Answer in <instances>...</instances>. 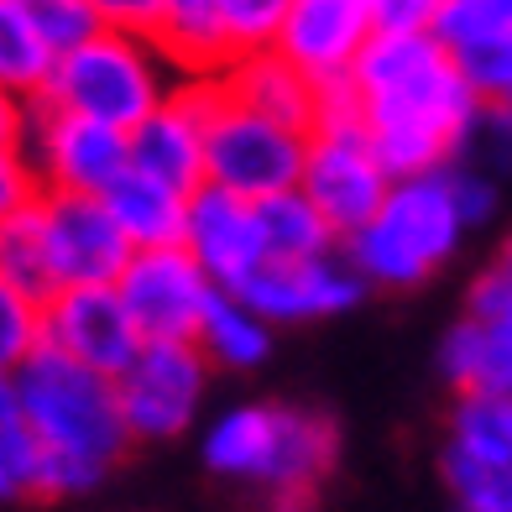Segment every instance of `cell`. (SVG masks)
Masks as SVG:
<instances>
[{"label": "cell", "instance_id": "e575fe53", "mask_svg": "<svg viewBox=\"0 0 512 512\" xmlns=\"http://www.w3.org/2000/svg\"><path fill=\"white\" fill-rule=\"evenodd\" d=\"M42 178H37V168H32V157H27V147H0V225L6 220H16V215H27V209H37L42 204Z\"/></svg>", "mask_w": 512, "mask_h": 512}, {"label": "cell", "instance_id": "d590c367", "mask_svg": "<svg viewBox=\"0 0 512 512\" xmlns=\"http://www.w3.org/2000/svg\"><path fill=\"white\" fill-rule=\"evenodd\" d=\"M465 157L481 162V168L497 173V178H512V105H486L481 110Z\"/></svg>", "mask_w": 512, "mask_h": 512}, {"label": "cell", "instance_id": "7402d4cb", "mask_svg": "<svg viewBox=\"0 0 512 512\" xmlns=\"http://www.w3.org/2000/svg\"><path fill=\"white\" fill-rule=\"evenodd\" d=\"M53 68H58V53L42 42V32L16 11V0H0V89L37 105L48 95Z\"/></svg>", "mask_w": 512, "mask_h": 512}, {"label": "cell", "instance_id": "5bb4252c", "mask_svg": "<svg viewBox=\"0 0 512 512\" xmlns=\"http://www.w3.org/2000/svg\"><path fill=\"white\" fill-rule=\"evenodd\" d=\"M220 79H183L178 95L152 110L131 131V168L157 183L194 194L204 189V152H209V110H215Z\"/></svg>", "mask_w": 512, "mask_h": 512}, {"label": "cell", "instance_id": "83f0119b", "mask_svg": "<svg viewBox=\"0 0 512 512\" xmlns=\"http://www.w3.org/2000/svg\"><path fill=\"white\" fill-rule=\"evenodd\" d=\"M42 351V304L0 277V371L16 377Z\"/></svg>", "mask_w": 512, "mask_h": 512}, {"label": "cell", "instance_id": "2e32d148", "mask_svg": "<svg viewBox=\"0 0 512 512\" xmlns=\"http://www.w3.org/2000/svg\"><path fill=\"white\" fill-rule=\"evenodd\" d=\"M183 251L215 277V288H241L246 277L267 262V241H262V220L256 204L241 194H225L215 183L189 194V230H183Z\"/></svg>", "mask_w": 512, "mask_h": 512}, {"label": "cell", "instance_id": "d4e9b609", "mask_svg": "<svg viewBox=\"0 0 512 512\" xmlns=\"http://www.w3.org/2000/svg\"><path fill=\"white\" fill-rule=\"evenodd\" d=\"M0 277H6V283H16L21 293H32L37 304H48V298L58 293L37 209H27V215H16V220L0 225Z\"/></svg>", "mask_w": 512, "mask_h": 512}, {"label": "cell", "instance_id": "6da1fadb", "mask_svg": "<svg viewBox=\"0 0 512 512\" xmlns=\"http://www.w3.org/2000/svg\"><path fill=\"white\" fill-rule=\"evenodd\" d=\"M361 95V131L392 178L439 173L465 157L481 121V95L460 58L439 37H387L377 32L351 68Z\"/></svg>", "mask_w": 512, "mask_h": 512}, {"label": "cell", "instance_id": "8992f818", "mask_svg": "<svg viewBox=\"0 0 512 512\" xmlns=\"http://www.w3.org/2000/svg\"><path fill=\"white\" fill-rule=\"evenodd\" d=\"M304 162H309V131L277 126L267 115L246 110L241 100L225 95V79H220L215 110H209L204 183L262 204L272 194L298 189L304 183Z\"/></svg>", "mask_w": 512, "mask_h": 512}, {"label": "cell", "instance_id": "e0dca14e", "mask_svg": "<svg viewBox=\"0 0 512 512\" xmlns=\"http://www.w3.org/2000/svg\"><path fill=\"white\" fill-rule=\"evenodd\" d=\"M225 95L241 100L246 110L267 115L277 126L309 131L314 136V115H319V84L304 74L298 63H288L283 53H251L225 68Z\"/></svg>", "mask_w": 512, "mask_h": 512}, {"label": "cell", "instance_id": "cb8c5ba5", "mask_svg": "<svg viewBox=\"0 0 512 512\" xmlns=\"http://www.w3.org/2000/svg\"><path fill=\"white\" fill-rule=\"evenodd\" d=\"M450 450L481 455V460H512V398L460 392L450 408Z\"/></svg>", "mask_w": 512, "mask_h": 512}, {"label": "cell", "instance_id": "4fadbf2b", "mask_svg": "<svg viewBox=\"0 0 512 512\" xmlns=\"http://www.w3.org/2000/svg\"><path fill=\"white\" fill-rule=\"evenodd\" d=\"M42 345L74 356L79 366L100 371V377H121V371L142 356V330L126 309L121 288H58L42 304Z\"/></svg>", "mask_w": 512, "mask_h": 512}, {"label": "cell", "instance_id": "74e56055", "mask_svg": "<svg viewBox=\"0 0 512 512\" xmlns=\"http://www.w3.org/2000/svg\"><path fill=\"white\" fill-rule=\"evenodd\" d=\"M105 32H131V37H152L162 21V0H89Z\"/></svg>", "mask_w": 512, "mask_h": 512}, {"label": "cell", "instance_id": "f1b7e54d", "mask_svg": "<svg viewBox=\"0 0 512 512\" xmlns=\"http://www.w3.org/2000/svg\"><path fill=\"white\" fill-rule=\"evenodd\" d=\"M288 11H293V0H220V16H225V32H230L236 58L277 53V37H283V27H288Z\"/></svg>", "mask_w": 512, "mask_h": 512}, {"label": "cell", "instance_id": "ac0fdd59", "mask_svg": "<svg viewBox=\"0 0 512 512\" xmlns=\"http://www.w3.org/2000/svg\"><path fill=\"white\" fill-rule=\"evenodd\" d=\"M152 42L183 79H220L236 63L220 0H162V21Z\"/></svg>", "mask_w": 512, "mask_h": 512}, {"label": "cell", "instance_id": "60d3db41", "mask_svg": "<svg viewBox=\"0 0 512 512\" xmlns=\"http://www.w3.org/2000/svg\"><path fill=\"white\" fill-rule=\"evenodd\" d=\"M21 418V398H16V377L0 371V424H16Z\"/></svg>", "mask_w": 512, "mask_h": 512}, {"label": "cell", "instance_id": "8d00e7d4", "mask_svg": "<svg viewBox=\"0 0 512 512\" xmlns=\"http://www.w3.org/2000/svg\"><path fill=\"white\" fill-rule=\"evenodd\" d=\"M445 0H377V32L387 37H434Z\"/></svg>", "mask_w": 512, "mask_h": 512}, {"label": "cell", "instance_id": "9c48e42d", "mask_svg": "<svg viewBox=\"0 0 512 512\" xmlns=\"http://www.w3.org/2000/svg\"><path fill=\"white\" fill-rule=\"evenodd\" d=\"M392 183L398 178L387 173V162L377 157V147H371V136L361 126L309 136V162H304V183H298V189H304L309 204L330 220L340 246L377 220V209L387 204Z\"/></svg>", "mask_w": 512, "mask_h": 512}, {"label": "cell", "instance_id": "4316f807", "mask_svg": "<svg viewBox=\"0 0 512 512\" xmlns=\"http://www.w3.org/2000/svg\"><path fill=\"white\" fill-rule=\"evenodd\" d=\"M512 32V0H445V16H439L434 37L460 58L471 48H486Z\"/></svg>", "mask_w": 512, "mask_h": 512}, {"label": "cell", "instance_id": "1f68e13d", "mask_svg": "<svg viewBox=\"0 0 512 512\" xmlns=\"http://www.w3.org/2000/svg\"><path fill=\"white\" fill-rule=\"evenodd\" d=\"M37 471H42V445L32 429L21 424H0V502L16 497H37Z\"/></svg>", "mask_w": 512, "mask_h": 512}, {"label": "cell", "instance_id": "7c38bea8", "mask_svg": "<svg viewBox=\"0 0 512 512\" xmlns=\"http://www.w3.org/2000/svg\"><path fill=\"white\" fill-rule=\"evenodd\" d=\"M42 241H48L58 288H110L131 262V241L121 236L110 204L100 194H42Z\"/></svg>", "mask_w": 512, "mask_h": 512}, {"label": "cell", "instance_id": "ba28073f", "mask_svg": "<svg viewBox=\"0 0 512 512\" xmlns=\"http://www.w3.org/2000/svg\"><path fill=\"white\" fill-rule=\"evenodd\" d=\"M27 157L48 194H110L131 173V136L100 126L89 115L58 110V105H32L27 121Z\"/></svg>", "mask_w": 512, "mask_h": 512}, {"label": "cell", "instance_id": "9a60e30c", "mask_svg": "<svg viewBox=\"0 0 512 512\" xmlns=\"http://www.w3.org/2000/svg\"><path fill=\"white\" fill-rule=\"evenodd\" d=\"M371 37H377V0H293L277 53L314 84H330L351 74Z\"/></svg>", "mask_w": 512, "mask_h": 512}, {"label": "cell", "instance_id": "ffe728a7", "mask_svg": "<svg viewBox=\"0 0 512 512\" xmlns=\"http://www.w3.org/2000/svg\"><path fill=\"white\" fill-rule=\"evenodd\" d=\"M121 236L131 241V251H162V246H183V230H189V194L173 189V183H157L147 173H126L115 189L105 194Z\"/></svg>", "mask_w": 512, "mask_h": 512}, {"label": "cell", "instance_id": "4dcf8cb0", "mask_svg": "<svg viewBox=\"0 0 512 512\" xmlns=\"http://www.w3.org/2000/svg\"><path fill=\"white\" fill-rule=\"evenodd\" d=\"M445 178H450V194H455V209H460L465 230H486V225L502 215V178L486 173L481 162L455 157L450 168H445Z\"/></svg>", "mask_w": 512, "mask_h": 512}, {"label": "cell", "instance_id": "52a82bcc", "mask_svg": "<svg viewBox=\"0 0 512 512\" xmlns=\"http://www.w3.org/2000/svg\"><path fill=\"white\" fill-rule=\"evenodd\" d=\"M215 366L204 361V351L194 340H152L142 345L121 377H115V392H121V418L131 439H178L194 429V418L204 408V392Z\"/></svg>", "mask_w": 512, "mask_h": 512}, {"label": "cell", "instance_id": "f35d334b", "mask_svg": "<svg viewBox=\"0 0 512 512\" xmlns=\"http://www.w3.org/2000/svg\"><path fill=\"white\" fill-rule=\"evenodd\" d=\"M345 126H361V95L351 74L319 84V115H314V131H345Z\"/></svg>", "mask_w": 512, "mask_h": 512}, {"label": "cell", "instance_id": "d6a6232c", "mask_svg": "<svg viewBox=\"0 0 512 512\" xmlns=\"http://www.w3.org/2000/svg\"><path fill=\"white\" fill-rule=\"evenodd\" d=\"M460 68L481 95V105H512V32L486 42V48L460 53Z\"/></svg>", "mask_w": 512, "mask_h": 512}, {"label": "cell", "instance_id": "603a6c76", "mask_svg": "<svg viewBox=\"0 0 512 512\" xmlns=\"http://www.w3.org/2000/svg\"><path fill=\"white\" fill-rule=\"evenodd\" d=\"M256 220H262L267 256H330V251H340V236L330 230V220L309 204L304 189L262 199L256 204Z\"/></svg>", "mask_w": 512, "mask_h": 512}, {"label": "cell", "instance_id": "484cf974", "mask_svg": "<svg viewBox=\"0 0 512 512\" xmlns=\"http://www.w3.org/2000/svg\"><path fill=\"white\" fill-rule=\"evenodd\" d=\"M445 481L460 512H512V460H481L445 445Z\"/></svg>", "mask_w": 512, "mask_h": 512}, {"label": "cell", "instance_id": "5b68a950", "mask_svg": "<svg viewBox=\"0 0 512 512\" xmlns=\"http://www.w3.org/2000/svg\"><path fill=\"white\" fill-rule=\"evenodd\" d=\"M178 84H183V74L162 58V48L152 37L100 27L89 42H79L74 53L58 58L53 79H48V95L37 105L74 110V115H89V121L131 136L152 110H162L178 95Z\"/></svg>", "mask_w": 512, "mask_h": 512}, {"label": "cell", "instance_id": "7a4b0ae2", "mask_svg": "<svg viewBox=\"0 0 512 512\" xmlns=\"http://www.w3.org/2000/svg\"><path fill=\"white\" fill-rule=\"evenodd\" d=\"M335 424L309 408L283 403H236L204 429V465L225 481L267 486L277 512H304L319 492V481L335 465Z\"/></svg>", "mask_w": 512, "mask_h": 512}, {"label": "cell", "instance_id": "836d02e7", "mask_svg": "<svg viewBox=\"0 0 512 512\" xmlns=\"http://www.w3.org/2000/svg\"><path fill=\"white\" fill-rule=\"evenodd\" d=\"M471 319H512V236L497 246V256L476 272L471 298H465Z\"/></svg>", "mask_w": 512, "mask_h": 512}, {"label": "cell", "instance_id": "30bf717a", "mask_svg": "<svg viewBox=\"0 0 512 512\" xmlns=\"http://www.w3.org/2000/svg\"><path fill=\"white\" fill-rule=\"evenodd\" d=\"M230 293L246 298L272 330H288V324H314V319H335L345 309H356L371 288L345 262V251H330V256H267Z\"/></svg>", "mask_w": 512, "mask_h": 512}, {"label": "cell", "instance_id": "277c9868", "mask_svg": "<svg viewBox=\"0 0 512 512\" xmlns=\"http://www.w3.org/2000/svg\"><path fill=\"white\" fill-rule=\"evenodd\" d=\"M460 241H465V220L455 209L450 178L439 168V173H418V178L392 183L377 220L366 230H356L340 251L366 277V288L403 293V288L429 283L460 251Z\"/></svg>", "mask_w": 512, "mask_h": 512}, {"label": "cell", "instance_id": "f546056e", "mask_svg": "<svg viewBox=\"0 0 512 512\" xmlns=\"http://www.w3.org/2000/svg\"><path fill=\"white\" fill-rule=\"evenodd\" d=\"M16 11L42 32V42H48L58 58L74 53L79 42H89L100 32V16H95L89 0H16Z\"/></svg>", "mask_w": 512, "mask_h": 512}, {"label": "cell", "instance_id": "3957f363", "mask_svg": "<svg viewBox=\"0 0 512 512\" xmlns=\"http://www.w3.org/2000/svg\"><path fill=\"white\" fill-rule=\"evenodd\" d=\"M16 398H21V424L42 445V460L84 465V471H95L105 481L110 465L131 445L115 382L79 366L74 356L53 351V345H42L16 371Z\"/></svg>", "mask_w": 512, "mask_h": 512}, {"label": "cell", "instance_id": "44dd1931", "mask_svg": "<svg viewBox=\"0 0 512 512\" xmlns=\"http://www.w3.org/2000/svg\"><path fill=\"white\" fill-rule=\"evenodd\" d=\"M194 345L204 351V361L215 371H256V366H267L272 345H277V330L246 304V298L215 293V304H209Z\"/></svg>", "mask_w": 512, "mask_h": 512}, {"label": "cell", "instance_id": "ab89813d", "mask_svg": "<svg viewBox=\"0 0 512 512\" xmlns=\"http://www.w3.org/2000/svg\"><path fill=\"white\" fill-rule=\"evenodd\" d=\"M27 121H32V105L16 100L11 89H0V147L27 142Z\"/></svg>", "mask_w": 512, "mask_h": 512}, {"label": "cell", "instance_id": "8fae6325", "mask_svg": "<svg viewBox=\"0 0 512 512\" xmlns=\"http://www.w3.org/2000/svg\"><path fill=\"white\" fill-rule=\"evenodd\" d=\"M115 288H121L147 345L152 340H199V324H204L209 304H215V293H225L183 246L136 251Z\"/></svg>", "mask_w": 512, "mask_h": 512}, {"label": "cell", "instance_id": "d6986e66", "mask_svg": "<svg viewBox=\"0 0 512 512\" xmlns=\"http://www.w3.org/2000/svg\"><path fill=\"white\" fill-rule=\"evenodd\" d=\"M439 371L455 392H497L512 398V319H471L460 314L439 345Z\"/></svg>", "mask_w": 512, "mask_h": 512}]
</instances>
